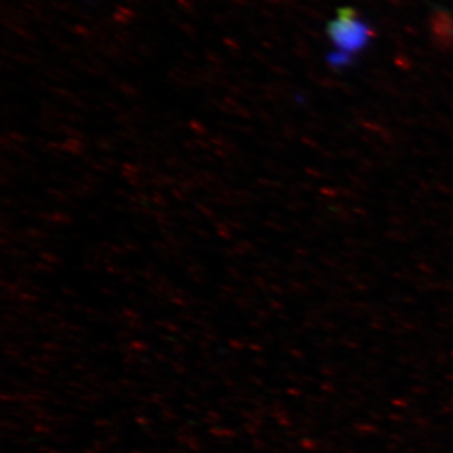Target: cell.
<instances>
[{"label": "cell", "instance_id": "obj_1", "mask_svg": "<svg viewBox=\"0 0 453 453\" xmlns=\"http://www.w3.org/2000/svg\"><path fill=\"white\" fill-rule=\"evenodd\" d=\"M372 27L357 16L351 8L340 9L338 17L327 26V35L332 41L334 52L353 59V56L362 52L372 40Z\"/></svg>", "mask_w": 453, "mask_h": 453}, {"label": "cell", "instance_id": "obj_2", "mask_svg": "<svg viewBox=\"0 0 453 453\" xmlns=\"http://www.w3.org/2000/svg\"><path fill=\"white\" fill-rule=\"evenodd\" d=\"M431 31L434 40L443 49L453 46V17L443 9L436 11L432 16Z\"/></svg>", "mask_w": 453, "mask_h": 453}]
</instances>
